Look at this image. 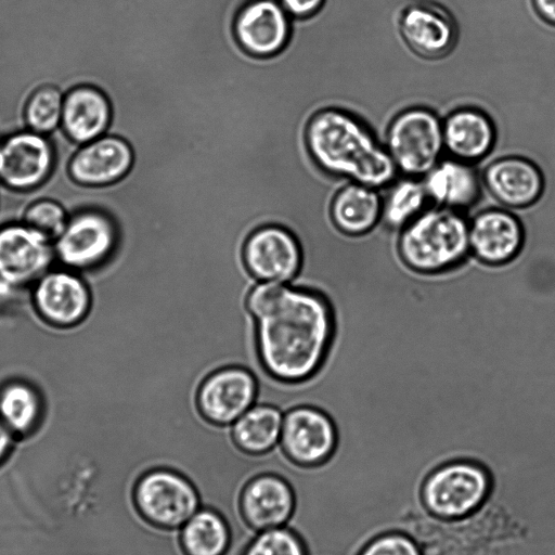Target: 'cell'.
<instances>
[{"instance_id":"obj_11","label":"cell","mask_w":555,"mask_h":555,"mask_svg":"<svg viewBox=\"0 0 555 555\" xmlns=\"http://www.w3.org/2000/svg\"><path fill=\"white\" fill-rule=\"evenodd\" d=\"M242 257L257 282L286 284L298 274L302 261L296 236L278 224H264L251 231L244 242Z\"/></svg>"},{"instance_id":"obj_17","label":"cell","mask_w":555,"mask_h":555,"mask_svg":"<svg viewBox=\"0 0 555 555\" xmlns=\"http://www.w3.org/2000/svg\"><path fill=\"white\" fill-rule=\"evenodd\" d=\"M133 152L122 138L106 133L79 145L66 163L68 177L77 184L101 188L122 179L131 169Z\"/></svg>"},{"instance_id":"obj_18","label":"cell","mask_w":555,"mask_h":555,"mask_svg":"<svg viewBox=\"0 0 555 555\" xmlns=\"http://www.w3.org/2000/svg\"><path fill=\"white\" fill-rule=\"evenodd\" d=\"M481 177L483 186L506 208L531 207L544 195L543 169L528 157L520 155L499 157L486 167Z\"/></svg>"},{"instance_id":"obj_16","label":"cell","mask_w":555,"mask_h":555,"mask_svg":"<svg viewBox=\"0 0 555 555\" xmlns=\"http://www.w3.org/2000/svg\"><path fill=\"white\" fill-rule=\"evenodd\" d=\"M91 293L68 269L48 271L36 283L33 304L48 324L67 328L81 323L91 308Z\"/></svg>"},{"instance_id":"obj_1","label":"cell","mask_w":555,"mask_h":555,"mask_svg":"<svg viewBox=\"0 0 555 555\" xmlns=\"http://www.w3.org/2000/svg\"><path fill=\"white\" fill-rule=\"evenodd\" d=\"M246 308L255 320L259 362L271 377L299 383L321 369L336 330L334 309L324 294L257 282L247 294Z\"/></svg>"},{"instance_id":"obj_24","label":"cell","mask_w":555,"mask_h":555,"mask_svg":"<svg viewBox=\"0 0 555 555\" xmlns=\"http://www.w3.org/2000/svg\"><path fill=\"white\" fill-rule=\"evenodd\" d=\"M284 413L271 404L255 403L231 425L235 448L248 456H262L279 447Z\"/></svg>"},{"instance_id":"obj_14","label":"cell","mask_w":555,"mask_h":555,"mask_svg":"<svg viewBox=\"0 0 555 555\" xmlns=\"http://www.w3.org/2000/svg\"><path fill=\"white\" fill-rule=\"evenodd\" d=\"M470 256L490 267L512 262L525 244L520 219L506 208L490 207L469 219Z\"/></svg>"},{"instance_id":"obj_15","label":"cell","mask_w":555,"mask_h":555,"mask_svg":"<svg viewBox=\"0 0 555 555\" xmlns=\"http://www.w3.org/2000/svg\"><path fill=\"white\" fill-rule=\"evenodd\" d=\"M233 34L248 54L269 57L286 46L291 16L279 0H247L235 13Z\"/></svg>"},{"instance_id":"obj_26","label":"cell","mask_w":555,"mask_h":555,"mask_svg":"<svg viewBox=\"0 0 555 555\" xmlns=\"http://www.w3.org/2000/svg\"><path fill=\"white\" fill-rule=\"evenodd\" d=\"M42 416L41 398L31 385L14 380L0 388V421L15 439L34 434Z\"/></svg>"},{"instance_id":"obj_12","label":"cell","mask_w":555,"mask_h":555,"mask_svg":"<svg viewBox=\"0 0 555 555\" xmlns=\"http://www.w3.org/2000/svg\"><path fill=\"white\" fill-rule=\"evenodd\" d=\"M257 379L247 367L229 365L208 374L196 392L201 415L217 426L232 425L256 403Z\"/></svg>"},{"instance_id":"obj_5","label":"cell","mask_w":555,"mask_h":555,"mask_svg":"<svg viewBox=\"0 0 555 555\" xmlns=\"http://www.w3.org/2000/svg\"><path fill=\"white\" fill-rule=\"evenodd\" d=\"M492 487L480 464L457 460L436 467L425 478L421 500L434 517L452 521L473 515L487 501Z\"/></svg>"},{"instance_id":"obj_28","label":"cell","mask_w":555,"mask_h":555,"mask_svg":"<svg viewBox=\"0 0 555 555\" xmlns=\"http://www.w3.org/2000/svg\"><path fill=\"white\" fill-rule=\"evenodd\" d=\"M65 92L53 83H43L31 90L23 106L25 129L51 135L59 130Z\"/></svg>"},{"instance_id":"obj_13","label":"cell","mask_w":555,"mask_h":555,"mask_svg":"<svg viewBox=\"0 0 555 555\" xmlns=\"http://www.w3.org/2000/svg\"><path fill=\"white\" fill-rule=\"evenodd\" d=\"M51 238L30 225L0 228V279L21 288L47 273L55 257Z\"/></svg>"},{"instance_id":"obj_9","label":"cell","mask_w":555,"mask_h":555,"mask_svg":"<svg viewBox=\"0 0 555 555\" xmlns=\"http://www.w3.org/2000/svg\"><path fill=\"white\" fill-rule=\"evenodd\" d=\"M56 165L50 135L22 129L0 139V186L27 193L44 184Z\"/></svg>"},{"instance_id":"obj_34","label":"cell","mask_w":555,"mask_h":555,"mask_svg":"<svg viewBox=\"0 0 555 555\" xmlns=\"http://www.w3.org/2000/svg\"><path fill=\"white\" fill-rule=\"evenodd\" d=\"M15 437L0 421V465L8 459L13 450Z\"/></svg>"},{"instance_id":"obj_20","label":"cell","mask_w":555,"mask_h":555,"mask_svg":"<svg viewBox=\"0 0 555 555\" xmlns=\"http://www.w3.org/2000/svg\"><path fill=\"white\" fill-rule=\"evenodd\" d=\"M444 152L450 157L476 164L493 150L498 132L491 116L476 106H460L442 119Z\"/></svg>"},{"instance_id":"obj_25","label":"cell","mask_w":555,"mask_h":555,"mask_svg":"<svg viewBox=\"0 0 555 555\" xmlns=\"http://www.w3.org/2000/svg\"><path fill=\"white\" fill-rule=\"evenodd\" d=\"M231 529L216 509H197L180 528L179 544L184 555H225L231 544Z\"/></svg>"},{"instance_id":"obj_30","label":"cell","mask_w":555,"mask_h":555,"mask_svg":"<svg viewBox=\"0 0 555 555\" xmlns=\"http://www.w3.org/2000/svg\"><path fill=\"white\" fill-rule=\"evenodd\" d=\"M68 216L59 201L50 197L37 198L23 214V222L55 240L64 230Z\"/></svg>"},{"instance_id":"obj_8","label":"cell","mask_w":555,"mask_h":555,"mask_svg":"<svg viewBox=\"0 0 555 555\" xmlns=\"http://www.w3.org/2000/svg\"><path fill=\"white\" fill-rule=\"evenodd\" d=\"M397 27L409 50L428 61L448 56L459 41L457 20L440 0H403Z\"/></svg>"},{"instance_id":"obj_19","label":"cell","mask_w":555,"mask_h":555,"mask_svg":"<svg viewBox=\"0 0 555 555\" xmlns=\"http://www.w3.org/2000/svg\"><path fill=\"white\" fill-rule=\"evenodd\" d=\"M238 508L245 524L258 532L286 526L294 515L296 496L282 476L263 473L244 485Z\"/></svg>"},{"instance_id":"obj_23","label":"cell","mask_w":555,"mask_h":555,"mask_svg":"<svg viewBox=\"0 0 555 555\" xmlns=\"http://www.w3.org/2000/svg\"><path fill=\"white\" fill-rule=\"evenodd\" d=\"M330 216L345 236H363L382 220V196L375 188L347 181L335 192Z\"/></svg>"},{"instance_id":"obj_2","label":"cell","mask_w":555,"mask_h":555,"mask_svg":"<svg viewBox=\"0 0 555 555\" xmlns=\"http://www.w3.org/2000/svg\"><path fill=\"white\" fill-rule=\"evenodd\" d=\"M305 137L314 163L333 177L379 190L399 173L384 144L351 108L317 111L308 120Z\"/></svg>"},{"instance_id":"obj_33","label":"cell","mask_w":555,"mask_h":555,"mask_svg":"<svg viewBox=\"0 0 555 555\" xmlns=\"http://www.w3.org/2000/svg\"><path fill=\"white\" fill-rule=\"evenodd\" d=\"M531 4L541 21L555 26V0H531Z\"/></svg>"},{"instance_id":"obj_32","label":"cell","mask_w":555,"mask_h":555,"mask_svg":"<svg viewBox=\"0 0 555 555\" xmlns=\"http://www.w3.org/2000/svg\"><path fill=\"white\" fill-rule=\"evenodd\" d=\"M325 0H279L291 17H307L318 12Z\"/></svg>"},{"instance_id":"obj_27","label":"cell","mask_w":555,"mask_h":555,"mask_svg":"<svg viewBox=\"0 0 555 555\" xmlns=\"http://www.w3.org/2000/svg\"><path fill=\"white\" fill-rule=\"evenodd\" d=\"M431 206L423 180L403 176L386 186L382 196L380 222L390 231H400Z\"/></svg>"},{"instance_id":"obj_22","label":"cell","mask_w":555,"mask_h":555,"mask_svg":"<svg viewBox=\"0 0 555 555\" xmlns=\"http://www.w3.org/2000/svg\"><path fill=\"white\" fill-rule=\"evenodd\" d=\"M111 121V102L98 87L81 83L65 92L61 130L75 145L106 134Z\"/></svg>"},{"instance_id":"obj_3","label":"cell","mask_w":555,"mask_h":555,"mask_svg":"<svg viewBox=\"0 0 555 555\" xmlns=\"http://www.w3.org/2000/svg\"><path fill=\"white\" fill-rule=\"evenodd\" d=\"M468 227L465 214L431 205L399 231V257L420 274L452 271L470 256Z\"/></svg>"},{"instance_id":"obj_31","label":"cell","mask_w":555,"mask_h":555,"mask_svg":"<svg viewBox=\"0 0 555 555\" xmlns=\"http://www.w3.org/2000/svg\"><path fill=\"white\" fill-rule=\"evenodd\" d=\"M358 555H423L414 539L402 532H386L369 541Z\"/></svg>"},{"instance_id":"obj_7","label":"cell","mask_w":555,"mask_h":555,"mask_svg":"<svg viewBox=\"0 0 555 555\" xmlns=\"http://www.w3.org/2000/svg\"><path fill=\"white\" fill-rule=\"evenodd\" d=\"M120 233L107 211L89 207L74 212L55 238L54 253L68 270H88L105 263L119 246Z\"/></svg>"},{"instance_id":"obj_4","label":"cell","mask_w":555,"mask_h":555,"mask_svg":"<svg viewBox=\"0 0 555 555\" xmlns=\"http://www.w3.org/2000/svg\"><path fill=\"white\" fill-rule=\"evenodd\" d=\"M384 146L398 172L423 178L444 152L442 118L426 106L403 108L388 122Z\"/></svg>"},{"instance_id":"obj_6","label":"cell","mask_w":555,"mask_h":555,"mask_svg":"<svg viewBox=\"0 0 555 555\" xmlns=\"http://www.w3.org/2000/svg\"><path fill=\"white\" fill-rule=\"evenodd\" d=\"M131 500L138 516L162 530L180 529L201 508V498L192 481L166 467L139 475L132 485Z\"/></svg>"},{"instance_id":"obj_21","label":"cell","mask_w":555,"mask_h":555,"mask_svg":"<svg viewBox=\"0 0 555 555\" xmlns=\"http://www.w3.org/2000/svg\"><path fill=\"white\" fill-rule=\"evenodd\" d=\"M422 180L434 206L466 214L481 198L482 177L474 164L450 156L442 157Z\"/></svg>"},{"instance_id":"obj_10","label":"cell","mask_w":555,"mask_h":555,"mask_svg":"<svg viewBox=\"0 0 555 555\" xmlns=\"http://www.w3.org/2000/svg\"><path fill=\"white\" fill-rule=\"evenodd\" d=\"M338 428L323 410L298 405L283 415L279 447L294 465L313 468L327 463L338 446Z\"/></svg>"},{"instance_id":"obj_29","label":"cell","mask_w":555,"mask_h":555,"mask_svg":"<svg viewBox=\"0 0 555 555\" xmlns=\"http://www.w3.org/2000/svg\"><path fill=\"white\" fill-rule=\"evenodd\" d=\"M241 555H308L301 537L286 526L258 531Z\"/></svg>"}]
</instances>
